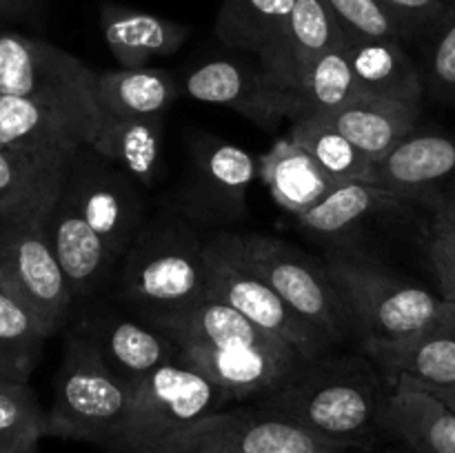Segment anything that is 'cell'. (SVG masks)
I'll use <instances>...</instances> for the list:
<instances>
[{"label":"cell","instance_id":"29","mask_svg":"<svg viewBox=\"0 0 455 453\" xmlns=\"http://www.w3.org/2000/svg\"><path fill=\"white\" fill-rule=\"evenodd\" d=\"M293 4L296 0H220L216 36L227 47L262 56L284 31Z\"/></svg>","mask_w":455,"mask_h":453},{"label":"cell","instance_id":"9","mask_svg":"<svg viewBox=\"0 0 455 453\" xmlns=\"http://www.w3.org/2000/svg\"><path fill=\"white\" fill-rule=\"evenodd\" d=\"M207 256V300L229 305L256 327L289 342L307 360H315L331 349L333 340L315 324L302 318L265 280L231 258L216 238L204 242Z\"/></svg>","mask_w":455,"mask_h":453},{"label":"cell","instance_id":"17","mask_svg":"<svg viewBox=\"0 0 455 453\" xmlns=\"http://www.w3.org/2000/svg\"><path fill=\"white\" fill-rule=\"evenodd\" d=\"M89 340L93 342L107 367L129 385H138L163 364L180 358V351L172 338L164 336L154 324L133 322V320L98 315L80 322Z\"/></svg>","mask_w":455,"mask_h":453},{"label":"cell","instance_id":"32","mask_svg":"<svg viewBox=\"0 0 455 453\" xmlns=\"http://www.w3.org/2000/svg\"><path fill=\"white\" fill-rule=\"evenodd\" d=\"M49 338L22 302L0 287V385H27Z\"/></svg>","mask_w":455,"mask_h":453},{"label":"cell","instance_id":"2","mask_svg":"<svg viewBox=\"0 0 455 453\" xmlns=\"http://www.w3.org/2000/svg\"><path fill=\"white\" fill-rule=\"evenodd\" d=\"M133 386L116 376L80 324L65 342L52 409L44 413V438L83 440L109 449L118 440Z\"/></svg>","mask_w":455,"mask_h":453},{"label":"cell","instance_id":"30","mask_svg":"<svg viewBox=\"0 0 455 453\" xmlns=\"http://www.w3.org/2000/svg\"><path fill=\"white\" fill-rule=\"evenodd\" d=\"M293 142L302 147L327 176L347 185V182H371L376 185V163L358 149L349 138L338 129L329 127L318 118H300L291 123L287 133Z\"/></svg>","mask_w":455,"mask_h":453},{"label":"cell","instance_id":"19","mask_svg":"<svg viewBox=\"0 0 455 453\" xmlns=\"http://www.w3.org/2000/svg\"><path fill=\"white\" fill-rule=\"evenodd\" d=\"M100 31L123 69L147 67L154 58L180 52L191 34L189 25L118 3L100 4Z\"/></svg>","mask_w":455,"mask_h":453},{"label":"cell","instance_id":"26","mask_svg":"<svg viewBox=\"0 0 455 453\" xmlns=\"http://www.w3.org/2000/svg\"><path fill=\"white\" fill-rule=\"evenodd\" d=\"M258 176L262 178L275 204L296 218L309 211L329 191L340 187V182L327 176L323 167L289 136L275 142L258 160Z\"/></svg>","mask_w":455,"mask_h":453},{"label":"cell","instance_id":"31","mask_svg":"<svg viewBox=\"0 0 455 453\" xmlns=\"http://www.w3.org/2000/svg\"><path fill=\"white\" fill-rule=\"evenodd\" d=\"M293 96H296L293 123L300 118L331 114L354 100L358 96V83H355L345 44L323 53L318 60L311 62L298 87L293 89Z\"/></svg>","mask_w":455,"mask_h":453},{"label":"cell","instance_id":"20","mask_svg":"<svg viewBox=\"0 0 455 453\" xmlns=\"http://www.w3.org/2000/svg\"><path fill=\"white\" fill-rule=\"evenodd\" d=\"M314 118L338 129L373 163H380L400 142L411 136L420 118V105L358 93L340 109Z\"/></svg>","mask_w":455,"mask_h":453},{"label":"cell","instance_id":"36","mask_svg":"<svg viewBox=\"0 0 455 453\" xmlns=\"http://www.w3.org/2000/svg\"><path fill=\"white\" fill-rule=\"evenodd\" d=\"M403 27L404 36L434 29L451 9L449 0H378Z\"/></svg>","mask_w":455,"mask_h":453},{"label":"cell","instance_id":"21","mask_svg":"<svg viewBox=\"0 0 455 453\" xmlns=\"http://www.w3.org/2000/svg\"><path fill=\"white\" fill-rule=\"evenodd\" d=\"M385 433L418 453H455V413L438 398L400 376L385 402Z\"/></svg>","mask_w":455,"mask_h":453},{"label":"cell","instance_id":"27","mask_svg":"<svg viewBox=\"0 0 455 453\" xmlns=\"http://www.w3.org/2000/svg\"><path fill=\"white\" fill-rule=\"evenodd\" d=\"M93 89L102 115H164L180 93L176 80L154 67L96 71Z\"/></svg>","mask_w":455,"mask_h":453},{"label":"cell","instance_id":"15","mask_svg":"<svg viewBox=\"0 0 455 453\" xmlns=\"http://www.w3.org/2000/svg\"><path fill=\"white\" fill-rule=\"evenodd\" d=\"M345 40L347 31L324 0H296L280 38L260 56L262 69L293 93L311 62Z\"/></svg>","mask_w":455,"mask_h":453},{"label":"cell","instance_id":"10","mask_svg":"<svg viewBox=\"0 0 455 453\" xmlns=\"http://www.w3.org/2000/svg\"><path fill=\"white\" fill-rule=\"evenodd\" d=\"M336 449L271 409H222L178 431L151 453H309ZM345 451V449H342Z\"/></svg>","mask_w":455,"mask_h":453},{"label":"cell","instance_id":"6","mask_svg":"<svg viewBox=\"0 0 455 453\" xmlns=\"http://www.w3.org/2000/svg\"><path fill=\"white\" fill-rule=\"evenodd\" d=\"M216 242L231 258L265 280L291 309L327 333L342 340L351 327L349 314L324 262L307 256L289 242L260 234H220Z\"/></svg>","mask_w":455,"mask_h":453},{"label":"cell","instance_id":"4","mask_svg":"<svg viewBox=\"0 0 455 453\" xmlns=\"http://www.w3.org/2000/svg\"><path fill=\"white\" fill-rule=\"evenodd\" d=\"M123 291L149 314L185 309L207 300L204 242L187 222L142 226L124 256Z\"/></svg>","mask_w":455,"mask_h":453},{"label":"cell","instance_id":"8","mask_svg":"<svg viewBox=\"0 0 455 453\" xmlns=\"http://www.w3.org/2000/svg\"><path fill=\"white\" fill-rule=\"evenodd\" d=\"M96 71L67 49L38 38L0 34V93L31 98L102 120Z\"/></svg>","mask_w":455,"mask_h":453},{"label":"cell","instance_id":"34","mask_svg":"<svg viewBox=\"0 0 455 453\" xmlns=\"http://www.w3.org/2000/svg\"><path fill=\"white\" fill-rule=\"evenodd\" d=\"M351 38L403 40L404 31L378 0H324Z\"/></svg>","mask_w":455,"mask_h":453},{"label":"cell","instance_id":"37","mask_svg":"<svg viewBox=\"0 0 455 453\" xmlns=\"http://www.w3.org/2000/svg\"><path fill=\"white\" fill-rule=\"evenodd\" d=\"M429 260L443 287V296L455 305V222H434Z\"/></svg>","mask_w":455,"mask_h":453},{"label":"cell","instance_id":"35","mask_svg":"<svg viewBox=\"0 0 455 453\" xmlns=\"http://www.w3.org/2000/svg\"><path fill=\"white\" fill-rule=\"evenodd\" d=\"M429 76L431 87L438 93H455V4L434 27Z\"/></svg>","mask_w":455,"mask_h":453},{"label":"cell","instance_id":"13","mask_svg":"<svg viewBox=\"0 0 455 453\" xmlns=\"http://www.w3.org/2000/svg\"><path fill=\"white\" fill-rule=\"evenodd\" d=\"M185 91L194 100L229 107L258 124L296 118V96L280 87L265 69L235 60H212L191 71Z\"/></svg>","mask_w":455,"mask_h":453},{"label":"cell","instance_id":"33","mask_svg":"<svg viewBox=\"0 0 455 453\" xmlns=\"http://www.w3.org/2000/svg\"><path fill=\"white\" fill-rule=\"evenodd\" d=\"M43 438L44 411L29 382L0 385V453H38Z\"/></svg>","mask_w":455,"mask_h":453},{"label":"cell","instance_id":"38","mask_svg":"<svg viewBox=\"0 0 455 453\" xmlns=\"http://www.w3.org/2000/svg\"><path fill=\"white\" fill-rule=\"evenodd\" d=\"M409 380H413V378H409ZM416 385L420 386V389H425L427 393L434 395V398H438L444 407L451 409V411L455 413V382L453 385H422V382H416Z\"/></svg>","mask_w":455,"mask_h":453},{"label":"cell","instance_id":"23","mask_svg":"<svg viewBox=\"0 0 455 453\" xmlns=\"http://www.w3.org/2000/svg\"><path fill=\"white\" fill-rule=\"evenodd\" d=\"M345 49L358 83V93L420 105L425 93L420 71L400 40L347 36Z\"/></svg>","mask_w":455,"mask_h":453},{"label":"cell","instance_id":"11","mask_svg":"<svg viewBox=\"0 0 455 453\" xmlns=\"http://www.w3.org/2000/svg\"><path fill=\"white\" fill-rule=\"evenodd\" d=\"M65 187L109 251L116 258L127 256L142 231L138 182L87 147L76 154Z\"/></svg>","mask_w":455,"mask_h":453},{"label":"cell","instance_id":"24","mask_svg":"<svg viewBox=\"0 0 455 453\" xmlns=\"http://www.w3.org/2000/svg\"><path fill=\"white\" fill-rule=\"evenodd\" d=\"M258 176V160L247 149L231 142L204 138L196 147V198L220 211L238 216L247 207V194Z\"/></svg>","mask_w":455,"mask_h":453},{"label":"cell","instance_id":"7","mask_svg":"<svg viewBox=\"0 0 455 453\" xmlns=\"http://www.w3.org/2000/svg\"><path fill=\"white\" fill-rule=\"evenodd\" d=\"M49 213L0 218V287L22 302L52 336L67 320L76 298L52 249Z\"/></svg>","mask_w":455,"mask_h":453},{"label":"cell","instance_id":"39","mask_svg":"<svg viewBox=\"0 0 455 453\" xmlns=\"http://www.w3.org/2000/svg\"><path fill=\"white\" fill-rule=\"evenodd\" d=\"M31 0H0V16H16L29 7Z\"/></svg>","mask_w":455,"mask_h":453},{"label":"cell","instance_id":"22","mask_svg":"<svg viewBox=\"0 0 455 453\" xmlns=\"http://www.w3.org/2000/svg\"><path fill=\"white\" fill-rule=\"evenodd\" d=\"M74 158L0 147V218L49 213L60 198Z\"/></svg>","mask_w":455,"mask_h":453},{"label":"cell","instance_id":"12","mask_svg":"<svg viewBox=\"0 0 455 453\" xmlns=\"http://www.w3.org/2000/svg\"><path fill=\"white\" fill-rule=\"evenodd\" d=\"M376 185L404 204L431 207L434 222H455V140L440 133H411L376 163Z\"/></svg>","mask_w":455,"mask_h":453},{"label":"cell","instance_id":"16","mask_svg":"<svg viewBox=\"0 0 455 453\" xmlns=\"http://www.w3.org/2000/svg\"><path fill=\"white\" fill-rule=\"evenodd\" d=\"M47 234L74 298L92 293L109 274L111 265L118 260L98 231L89 225L87 218L80 213L67 187L49 213Z\"/></svg>","mask_w":455,"mask_h":453},{"label":"cell","instance_id":"42","mask_svg":"<svg viewBox=\"0 0 455 453\" xmlns=\"http://www.w3.org/2000/svg\"><path fill=\"white\" fill-rule=\"evenodd\" d=\"M449 3H451V4H455V0H449Z\"/></svg>","mask_w":455,"mask_h":453},{"label":"cell","instance_id":"1","mask_svg":"<svg viewBox=\"0 0 455 453\" xmlns=\"http://www.w3.org/2000/svg\"><path fill=\"white\" fill-rule=\"evenodd\" d=\"M385 378L364 354L307 360L283 386L256 400L345 451H369L385 431Z\"/></svg>","mask_w":455,"mask_h":453},{"label":"cell","instance_id":"18","mask_svg":"<svg viewBox=\"0 0 455 453\" xmlns=\"http://www.w3.org/2000/svg\"><path fill=\"white\" fill-rule=\"evenodd\" d=\"M363 354L373 360L389 389L400 376L422 385H453L455 324L427 329L398 340H363Z\"/></svg>","mask_w":455,"mask_h":453},{"label":"cell","instance_id":"25","mask_svg":"<svg viewBox=\"0 0 455 453\" xmlns=\"http://www.w3.org/2000/svg\"><path fill=\"white\" fill-rule=\"evenodd\" d=\"M163 115H102L89 149L127 171L138 185L151 187L163 160Z\"/></svg>","mask_w":455,"mask_h":453},{"label":"cell","instance_id":"3","mask_svg":"<svg viewBox=\"0 0 455 453\" xmlns=\"http://www.w3.org/2000/svg\"><path fill=\"white\" fill-rule=\"evenodd\" d=\"M340 291L351 327L363 340H398L427 329L455 324V305L416 284L400 282L363 258L324 262Z\"/></svg>","mask_w":455,"mask_h":453},{"label":"cell","instance_id":"14","mask_svg":"<svg viewBox=\"0 0 455 453\" xmlns=\"http://www.w3.org/2000/svg\"><path fill=\"white\" fill-rule=\"evenodd\" d=\"M102 120L49 102L0 93V147L76 158L96 140Z\"/></svg>","mask_w":455,"mask_h":453},{"label":"cell","instance_id":"28","mask_svg":"<svg viewBox=\"0 0 455 453\" xmlns=\"http://www.w3.org/2000/svg\"><path fill=\"white\" fill-rule=\"evenodd\" d=\"M404 207L407 204L398 195L389 194L382 187L371 182H347L329 191L309 211L298 216V225L311 234L340 235L354 229L364 218Z\"/></svg>","mask_w":455,"mask_h":453},{"label":"cell","instance_id":"40","mask_svg":"<svg viewBox=\"0 0 455 453\" xmlns=\"http://www.w3.org/2000/svg\"><path fill=\"white\" fill-rule=\"evenodd\" d=\"M387 453H418V451H413V449H409V447H398V449H391V451H387Z\"/></svg>","mask_w":455,"mask_h":453},{"label":"cell","instance_id":"41","mask_svg":"<svg viewBox=\"0 0 455 453\" xmlns=\"http://www.w3.org/2000/svg\"><path fill=\"white\" fill-rule=\"evenodd\" d=\"M309 453H354V451H342V449H327V451H309Z\"/></svg>","mask_w":455,"mask_h":453},{"label":"cell","instance_id":"5","mask_svg":"<svg viewBox=\"0 0 455 453\" xmlns=\"http://www.w3.org/2000/svg\"><path fill=\"white\" fill-rule=\"evenodd\" d=\"M234 402L229 391L178 358L133 385L127 422L107 453H151L173 433Z\"/></svg>","mask_w":455,"mask_h":453}]
</instances>
